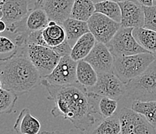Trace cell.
Returning <instances> with one entry per match:
<instances>
[{
  "label": "cell",
  "mask_w": 156,
  "mask_h": 134,
  "mask_svg": "<svg viewBox=\"0 0 156 134\" xmlns=\"http://www.w3.org/2000/svg\"><path fill=\"white\" fill-rule=\"evenodd\" d=\"M17 49L15 42L7 36H0V55H8L9 57L17 51Z\"/></svg>",
  "instance_id": "28"
},
{
  "label": "cell",
  "mask_w": 156,
  "mask_h": 134,
  "mask_svg": "<svg viewBox=\"0 0 156 134\" xmlns=\"http://www.w3.org/2000/svg\"><path fill=\"white\" fill-rule=\"evenodd\" d=\"M121 9V22L123 27L137 28L144 25V12L143 6L132 0L119 2Z\"/></svg>",
  "instance_id": "14"
},
{
  "label": "cell",
  "mask_w": 156,
  "mask_h": 134,
  "mask_svg": "<svg viewBox=\"0 0 156 134\" xmlns=\"http://www.w3.org/2000/svg\"><path fill=\"white\" fill-rule=\"evenodd\" d=\"M86 90L100 96L109 97L117 101L126 94L125 84L113 72L99 74L96 84Z\"/></svg>",
  "instance_id": "8"
},
{
  "label": "cell",
  "mask_w": 156,
  "mask_h": 134,
  "mask_svg": "<svg viewBox=\"0 0 156 134\" xmlns=\"http://www.w3.org/2000/svg\"><path fill=\"white\" fill-rule=\"evenodd\" d=\"M68 134H85V133H83V131H80L79 130V129H71Z\"/></svg>",
  "instance_id": "34"
},
{
  "label": "cell",
  "mask_w": 156,
  "mask_h": 134,
  "mask_svg": "<svg viewBox=\"0 0 156 134\" xmlns=\"http://www.w3.org/2000/svg\"><path fill=\"white\" fill-rule=\"evenodd\" d=\"M41 124L39 119L32 115L28 108H24L20 112L13 125L16 134H39Z\"/></svg>",
  "instance_id": "15"
},
{
  "label": "cell",
  "mask_w": 156,
  "mask_h": 134,
  "mask_svg": "<svg viewBox=\"0 0 156 134\" xmlns=\"http://www.w3.org/2000/svg\"><path fill=\"white\" fill-rule=\"evenodd\" d=\"M41 134H66V133L62 132L58 130H55V131H52V132H47V131H44V132H42Z\"/></svg>",
  "instance_id": "33"
},
{
  "label": "cell",
  "mask_w": 156,
  "mask_h": 134,
  "mask_svg": "<svg viewBox=\"0 0 156 134\" xmlns=\"http://www.w3.org/2000/svg\"><path fill=\"white\" fill-rule=\"evenodd\" d=\"M121 127L118 113L102 119L101 122L93 129L91 134H120Z\"/></svg>",
  "instance_id": "23"
},
{
  "label": "cell",
  "mask_w": 156,
  "mask_h": 134,
  "mask_svg": "<svg viewBox=\"0 0 156 134\" xmlns=\"http://www.w3.org/2000/svg\"><path fill=\"white\" fill-rule=\"evenodd\" d=\"M2 4V19L7 28L16 24L26 17L30 12V0H4Z\"/></svg>",
  "instance_id": "13"
},
{
  "label": "cell",
  "mask_w": 156,
  "mask_h": 134,
  "mask_svg": "<svg viewBox=\"0 0 156 134\" xmlns=\"http://www.w3.org/2000/svg\"><path fill=\"white\" fill-rule=\"evenodd\" d=\"M96 12L95 2L93 0H75L70 17L78 20L88 22Z\"/></svg>",
  "instance_id": "20"
},
{
  "label": "cell",
  "mask_w": 156,
  "mask_h": 134,
  "mask_svg": "<svg viewBox=\"0 0 156 134\" xmlns=\"http://www.w3.org/2000/svg\"><path fill=\"white\" fill-rule=\"evenodd\" d=\"M87 22L89 32L94 36L96 41L106 45L121 27L120 22L113 20L100 12H95Z\"/></svg>",
  "instance_id": "9"
},
{
  "label": "cell",
  "mask_w": 156,
  "mask_h": 134,
  "mask_svg": "<svg viewBox=\"0 0 156 134\" xmlns=\"http://www.w3.org/2000/svg\"><path fill=\"white\" fill-rule=\"evenodd\" d=\"M2 15H3V13H2V2H0V19H2Z\"/></svg>",
  "instance_id": "35"
},
{
  "label": "cell",
  "mask_w": 156,
  "mask_h": 134,
  "mask_svg": "<svg viewBox=\"0 0 156 134\" xmlns=\"http://www.w3.org/2000/svg\"><path fill=\"white\" fill-rule=\"evenodd\" d=\"M84 60L91 64L98 74L113 72L114 57L104 43L96 41L93 50Z\"/></svg>",
  "instance_id": "11"
},
{
  "label": "cell",
  "mask_w": 156,
  "mask_h": 134,
  "mask_svg": "<svg viewBox=\"0 0 156 134\" xmlns=\"http://www.w3.org/2000/svg\"><path fill=\"white\" fill-rule=\"evenodd\" d=\"M2 88V81H1V79H0V88Z\"/></svg>",
  "instance_id": "37"
},
{
  "label": "cell",
  "mask_w": 156,
  "mask_h": 134,
  "mask_svg": "<svg viewBox=\"0 0 156 134\" xmlns=\"http://www.w3.org/2000/svg\"><path fill=\"white\" fill-rule=\"evenodd\" d=\"M44 40L46 46L49 47H55L62 44L66 40V33L62 24L55 23L54 25H48L42 29Z\"/></svg>",
  "instance_id": "19"
},
{
  "label": "cell",
  "mask_w": 156,
  "mask_h": 134,
  "mask_svg": "<svg viewBox=\"0 0 156 134\" xmlns=\"http://www.w3.org/2000/svg\"><path fill=\"white\" fill-rule=\"evenodd\" d=\"M0 79L2 88L20 95L34 89L42 77L23 49L18 48L9 57L0 58Z\"/></svg>",
  "instance_id": "2"
},
{
  "label": "cell",
  "mask_w": 156,
  "mask_h": 134,
  "mask_svg": "<svg viewBox=\"0 0 156 134\" xmlns=\"http://www.w3.org/2000/svg\"><path fill=\"white\" fill-rule=\"evenodd\" d=\"M144 12V27L156 31V5L143 6Z\"/></svg>",
  "instance_id": "27"
},
{
  "label": "cell",
  "mask_w": 156,
  "mask_h": 134,
  "mask_svg": "<svg viewBox=\"0 0 156 134\" xmlns=\"http://www.w3.org/2000/svg\"><path fill=\"white\" fill-rule=\"evenodd\" d=\"M134 28L123 27L117 31L106 46L113 57H124L141 53H150L136 41L133 35Z\"/></svg>",
  "instance_id": "6"
},
{
  "label": "cell",
  "mask_w": 156,
  "mask_h": 134,
  "mask_svg": "<svg viewBox=\"0 0 156 134\" xmlns=\"http://www.w3.org/2000/svg\"><path fill=\"white\" fill-rule=\"evenodd\" d=\"M76 77L79 84L86 88H92L96 84L98 74L95 69L85 60L77 61Z\"/></svg>",
  "instance_id": "18"
},
{
  "label": "cell",
  "mask_w": 156,
  "mask_h": 134,
  "mask_svg": "<svg viewBox=\"0 0 156 134\" xmlns=\"http://www.w3.org/2000/svg\"><path fill=\"white\" fill-rule=\"evenodd\" d=\"M133 35L143 48L152 53L156 51V31L142 26L134 28Z\"/></svg>",
  "instance_id": "21"
},
{
  "label": "cell",
  "mask_w": 156,
  "mask_h": 134,
  "mask_svg": "<svg viewBox=\"0 0 156 134\" xmlns=\"http://www.w3.org/2000/svg\"><path fill=\"white\" fill-rule=\"evenodd\" d=\"M100 1H103V0H100ZM110 1H113V2H124V1H127V0H110Z\"/></svg>",
  "instance_id": "36"
},
{
  "label": "cell",
  "mask_w": 156,
  "mask_h": 134,
  "mask_svg": "<svg viewBox=\"0 0 156 134\" xmlns=\"http://www.w3.org/2000/svg\"><path fill=\"white\" fill-rule=\"evenodd\" d=\"M113 57V72L124 84L142 74L150 64L156 60L152 53H141L124 57Z\"/></svg>",
  "instance_id": "3"
},
{
  "label": "cell",
  "mask_w": 156,
  "mask_h": 134,
  "mask_svg": "<svg viewBox=\"0 0 156 134\" xmlns=\"http://www.w3.org/2000/svg\"><path fill=\"white\" fill-rule=\"evenodd\" d=\"M72 46H71L70 43L65 40L64 43H62V44L58 45V46L53 47V50L56 52L61 57H64V56H67V55H70L71 52H72Z\"/></svg>",
  "instance_id": "30"
},
{
  "label": "cell",
  "mask_w": 156,
  "mask_h": 134,
  "mask_svg": "<svg viewBox=\"0 0 156 134\" xmlns=\"http://www.w3.org/2000/svg\"><path fill=\"white\" fill-rule=\"evenodd\" d=\"M66 33V40L72 46L75 45L81 36L89 32L88 22L69 17L62 23Z\"/></svg>",
  "instance_id": "16"
},
{
  "label": "cell",
  "mask_w": 156,
  "mask_h": 134,
  "mask_svg": "<svg viewBox=\"0 0 156 134\" xmlns=\"http://www.w3.org/2000/svg\"><path fill=\"white\" fill-rule=\"evenodd\" d=\"M7 29L6 23L2 19H0V33H3Z\"/></svg>",
  "instance_id": "32"
},
{
  "label": "cell",
  "mask_w": 156,
  "mask_h": 134,
  "mask_svg": "<svg viewBox=\"0 0 156 134\" xmlns=\"http://www.w3.org/2000/svg\"><path fill=\"white\" fill-rule=\"evenodd\" d=\"M125 96L140 101H156V60L144 72L125 84Z\"/></svg>",
  "instance_id": "4"
},
{
  "label": "cell",
  "mask_w": 156,
  "mask_h": 134,
  "mask_svg": "<svg viewBox=\"0 0 156 134\" xmlns=\"http://www.w3.org/2000/svg\"><path fill=\"white\" fill-rule=\"evenodd\" d=\"M130 108L145 117L150 124L156 128V101L134 100Z\"/></svg>",
  "instance_id": "22"
},
{
  "label": "cell",
  "mask_w": 156,
  "mask_h": 134,
  "mask_svg": "<svg viewBox=\"0 0 156 134\" xmlns=\"http://www.w3.org/2000/svg\"><path fill=\"white\" fill-rule=\"evenodd\" d=\"M4 0H0V2H3Z\"/></svg>",
  "instance_id": "40"
},
{
  "label": "cell",
  "mask_w": 156,
  "mask_h": 134,
  "mask_svg": "<svg viewBox=\"0 0 156 134\" xmlns=\"http://www.w3.org/2000/svg\"><path fill=\"white\" fill-rule=\"evenodd\" d=\"M135 2L142 6H152L154 5V0H135Z\"/></svg>",
  "instance_id": "31"
},
{
  "label": "cell",
  "mask_w": 156,
  "mask_h": 134,
  "mask_svg": "<svg viewBox=\"0 0 156 134\" xmlns=\"http://www.w3.org/2000/svg\"><path fill=\"white\" fill-rule=\"evenodd\" d=\"M74 2L75 0H36L35 2L44 9L49 21L62 24L70 17Z\"/></svg>",
  "instance_id": "12"
},
{
  "label": "cell",
  "mask_w": 156,
  "mask_h": 134,
  "mask_svg": "<svg viewBox=\"0 0 156 134\" xmlns=\"http://www.w3.org/2000/svg\"><path fill=\"white\" fill-rule=\"evenodd\" d=\"M96 43V38L90 32L81 36L72 46L71 57L75 61L84 60L91 52Z\"/></svg>",
  "instance_id": "17"
},
{
  "label": "cell",
  "mask_w": 156,
  "mask_h": 134,
  "mask_svg": "<svg viewBox=\"0 0 156 134\" xmlns=\"http://www.w3.org/2000/svg\"><path fill=\"white\" fill-rule=\"evenodd\" d=\"M154 2H155V3H156V0H154ZM155 5H156V4H155Z\"/></svg>",
  "instance_id": "41"
},
{
  "label": "cell",
  "mask_w": 156,
  "mask_h": 134,
  "mask_svg": "<svg viewBox=\"0 0 156 134\" xmlns=\"http://www.w3.org/2000/svg\"><path fill=\"white\" fill-rule=\"evenodd\" d=\"M154 57H155V58H156V51L154 53Z\"/></svg>",
  "instance_id": "39"
},
{
  "label": "cell",
  "mask_w": 156,
  "mask_h": 134,
  "mask_svg": "<svg viewBox=\"0 0 156 134\" xmlns=\"http://www.w3.org/2000/svg\"><path fill=\"white\" fill-rule=\"evenodd\" d=\"M93 2H99V1H100V0H93Z\"/></svg>",
  "instance_id": "38"
},
{
  "label": "cell",
  "mask_w": 156,
  "mask_h": 134,
  "mask_svg": "<svg viewBox=\"0 0 156 134\" xmlns=\"http://www.w3.org/2000/svg\"><path fill=\"white\" fill-rule=\"evenodd\" d=\"M77 61H75L70 55L61 57L52 72L44 77L51 84L56 85H70L78 83L76 77Z\"/></svg>",
  "instance_id": "10"
},
{
  "label": "cell",
  "mask_w": 156,
  "mask_h": 134,
  "mask_svg": "<svg viewBox=\"0 0 156 134\" xmlns=\"http://www.w3.org/2000/svg\"><path fill=\"white\" fill-rule=\"evenodd\" d=\"M41 84L48 92V99L55 102L51 110L54 117L62 116L75 128L83 132L91 129L96 123V95L89 92L79 83L70 85H56L42 78Z\"/></svg>",
  "instance_id": "1"
},
{
  "label": "cell",
  "mask_w": 156,
  "mask_h": 134,
  "mask_svg": "<svg viewBox=\"0 0 156 134\" xmlns=\"http://www.w3.org/2000/svg\"><path fill=\"white\" fill-rule=\"evenodd\" d=\"M96 12L103 14L110 19L117 22H121V9L118 2L110 1V0H103L95 2Z\"/></svg>",
  "instance_id": "24"
},
{
  "label": "cell",
  "mask_w": 156,
  "mask_h": 134,
  "mask_svg": "<svg viewBox=\"0 0 156 134\" xmlns=\"http://www.w3.org/2000/svg\"><path fill=\"white\" fill-rule=\"evenodd\" d=\"M120 134H155V128L141 114L124 107L118 112Z\"/></svg>",
  "instance_id": "7"
},
{
  "label": "cell",
  "mask_w": 156,
  "mask_h": 134,
  "mask_svg": "<svg viewBox=\"0 0 156 134\" xmlns=\"http://www.w3.org/2000/svg\"><path fill=\"white\" fill-rule=\"evenodd\" d=\"M17 94L9 90L0 88V113L9 114L12 112L18 98Z\"/></svg>",
  "instance_id": "26"
},
{
  "label": "cell",
  "mask_w": 156,
  "mask_h": 134,
  "mask_svg": "<svg viewBox=\"0 0 156 134\" xmlns=\"http://www.w3.org/2000/svg\"><path fill=\"white\" fill-rule=\"evenodd\" d=\"M28 44H36L46 46L44 40L43 35H42V30L35 31V32H32V33H29V35L27 36L26 40V45Z\"/></svg>",
  "instance_id": "29"
},
{
  "label": "cell",
  "mask_w": 156,
  "mask_h": 134,
  "mask_svg": "<svg viewBox=\"0 0 156 134\" xmlns=\"http://www.w3.org/2000/svg\"><path fill=\"white\" fill-rule=\"evenodd\" d=\"M96 95V108L98 114L100 115V119H105L112 116L115 113L118 107L117 100L109 97Z\"/></svg>",
  "instance_id": "25"
},
{
  "label": "cell",
  "mask_w": 156,
  "mask_h": 134,
  "mask_svg": "<svg viewBox=\"0 0 156 134\" xmlns=\"http://www.w3.org/2000/svg\"><path fill=\"white\" fill-rule=\"evenodd\" d=\"M22 49L39 71L42 78L52 72L61 59L53 48L48 46L28 44Z\"/></svg>",
  "instance_id": "5"
}]
</instances>
